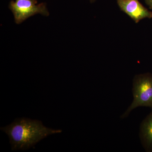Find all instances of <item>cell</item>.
<instances>
[{
    "mask_svg": "<svg viewBox=\"0 0 152 152\" xmlns=\"http://www.w3.org/2000/svg\"><path fill=\"white\" fill-rule=\"evenodd\" d=\"M1 130L8 136L12 151L28 149L48 136L62 132L46 127L41 121L25 118L16 119Z\"/></svg>",
    "mask_w": 152,
    "mask_h": 152,
    "instance_id": "6da1fadb",
    "label": "cell"
},
{
    "mask_svg": "<svg viewBox=\"0 0 152 152\" xmlns=\"http://www.w3.org/2000/svg\"><path fill=\"white\" fill-rule=\"evenodd\" d=\"M132 94V102L121 118H127L133 110L139 107H148L152 110V74L145 73L134 77Z\"/></svg>",
    "mask_w": 152,
    "mask_h": 152,
    "instance_id": "7a4b0ae2",
    "label": "cell"
},
{
    "mask_svg": "<svg viewBox=\"0 0 152 152\" xmlns=\"http://www.w3.org/2000/svg\"><path fill=\"white\" fill-rule=\"evenodd\" d=\"M37 3V0L11 1L9 7L13 14L16 23L20 24L30 17L38 14L45 16H49L46 4Z\"/></svg>",
    "mask_w": 152,
    "mask_h": 152,
    "instance_id": "3957f363",
    "label": "cell"
},
{
    "mask_svg": "<svg viewBox=\"0 0 152 152\" xmlns=\"http://www.w3.org/2000/svg\"><path fill=\"white\" fill-rule=\"evenodd\" d=\"M120 10L129 16L136 23L143 19L152 18V12L139 0H116Z\"/></svg>",
    "mask_w": 152,
    "mask_h": 152,
    "instance_id": "277c9868",
    "label": "cell"
},
{
    "mask_svg": "<svg viewBox=\"0 0 152 152\" xmlns=\"http://www.w3.org/2000/svg\"><path fill=\"white\" fill-rule=\"evenodd\" d=\"M139 136L142 145L147 152H152V110L142 122Z\"/></svg>",
    "mask_w": 152,
    "mask_h": 152,
    "instance_id": "5b68a950",
    "label": "cell"
},
{
    "mask_svg": "<svg viewBox=\"0 0 152 152\" xmlns=\"http://www.w3.org/2000/svg\"><path fill=\"white\" fill-rule=\"evenodd\" d=\"M145 2L150 9H152V0H145Z\"/></svg>",
    "mask_w": 152,
    "mask_h": 152,
    "instance_id": "8992f818",
    "label": "cell"
},
{
    "mask_svg": "<svg viewBox=\"0 0 152 152\" xmlns=\"http://www.w3.org/2000/svg\"><path fill=\"white\" fill-rule=\"evenodd\" d=\"M90 1V2L91 3L94 2H95V1H96V0H89Z\"/></svg>",
    "mask_w": 152,
    "mask_h": 152,
    "instance_id": "52a82bcc",
    "label": "cell"
}]
</instances>
